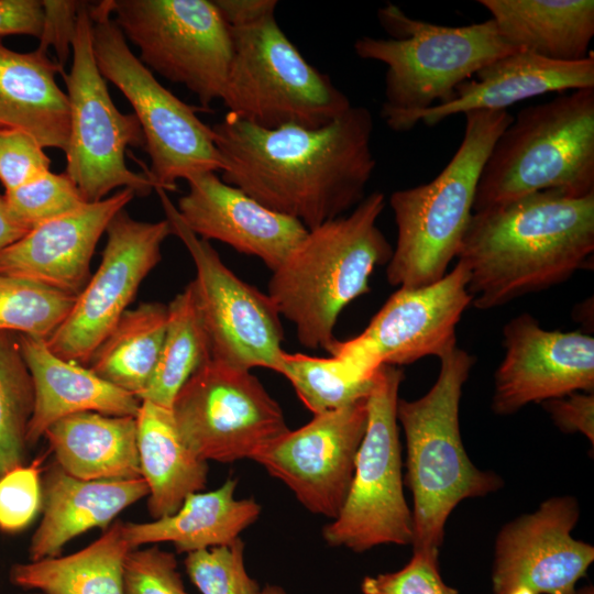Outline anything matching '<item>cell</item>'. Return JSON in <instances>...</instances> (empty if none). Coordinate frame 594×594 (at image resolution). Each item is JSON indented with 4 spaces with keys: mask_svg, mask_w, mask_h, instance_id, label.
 <instances>
[{
    "mask_svg": "<svg viewBox=\"0 0 594 594\" xmlns=\"http://www.w3.org/2000/svg\"><path fill=\"white\" fill-rule=\"evenodd\" d=\"M438 556L436 552L414 551L403 569L365 576L361 591L363 594H459L442 579Z\"/></svg>",
    "mask_w": 594,
    "mask_h": 594,
    "instance_id": "obj_39",
    "label": "cell"
},
{
    "mask_svg": "<svg viewBox=\"0 0 594 594\" xmlns=\"http://www.w3.org/2000/svg\"><path fill=\"white\" fill-rule=\"evenodd\" d=\"M40 461L14 468L0 477V530L25 529L42 509Z\"/></svg>",
    "mask_w": 594,
    "mask_h": 594,
    "instance_id": "obj_38",
    "label": "cell"
},
{
    "mask_svg": "<svg viewBox=\"0 0 594 594\" xmlns=\"http://www.w3.org/2000/svg\"><path fill=\"white\" fill-rule=\"evenodd\" d=\"M89 14L98 68L134 110L151 161L145 174L156 188L175 190L177 179L220 172L212 128L197 116L204 109L176 97L136 57L112 18L109 0L89 2Z\"/></svg>",
    "mask_w": 594,
    "mask_h": 594,
    "instance_id": "obj_9",
    "label": "cell"
},
{
    "mask_svg": "<svg viewBox=\"0 0 594 594\" xmlns=\"http://www.w3.org/2000/svg\"><path fill=\"white\" fill-rule=\"evenodd\" d=\"M72 53L70 70L62 74L70 112L65 173L87 202L100 201L116 188L147 196L155 184L125 163L129 146L144 148V134L135 114L122 113L111 99L94 54L87 1L78 9Z\"/></svg>",
    "mask_w": 594,
    "mask_h": 594,
    "instance_id": "obj_11",
    "label": "cell"
},
{
    "mask_svg": "<svg viewBox=\"0 0 594 594\" xmlns=\"http://www.w3.org/2000/svg\"><path fill=\"white\" fill-rule=\"evenodd\" d=\"M134 197L133 189L121 188L110 197L30 229L0 253V274L77 297L91 276L90 261L99 239Z\"/></svg>",
    "mask_w": 594,
    "mask_h": 594,
    "instance_id": "obj_21",
    "label": "cell"
},
{
    "mask_svg": "<svg viewBox=\"0 0 594 594\" xmlns=\"http://www.w3.org/2000/svg\"><path fill=\"white\" fill-rule=\"evenodd\" d=\"M506 353L494 376L492 409L512 415L530 403L594 391V338L544 330L529 314L503 329Z\"/></svg>",
    "mask_w": 594,
    "mask_h": 594,
    "instance_id": "obj_19",
    "label": "cell"
},
{
    "mask_svg": "<svg viewBox=\"0 0 594 594\" xmlns=\"http://www.w3.org/2000/svg\"><path fill=\"white\" fill-rule=\"evenodd\" d=\"M594 252V193L537 191L473 212L458 261L472 305L493 309L565 282Z\"/></svg>",
    "mask_w": 594,
    "mask_h": 594,
    "instance_id": "obj_2",
    "label": "cell"
},
{
    "mask_svg": "<svg viewBox=\"0 0 594 594\" xmlns=\"http://www.w3.org/2000/svg\"><path fill=\"white\" fill-rule=\"evenodd\" d=\"M277 373L289 381L298 398L312 415L336 410L366 398L375 375H367L336 355L318 358L285 351Z\"/></svg>",
    "mask_w": 594,
    "mask_h": 594,
    "instance_id": "obj_33",
    "label": "cell"
},
{
    "mask_svg": "<svg viewBox=\"0 0 594 594\" xmlns=\"http://www.w3.org/2000/svg\"><path fill=\"white\" fill-rule=\"evenodd\" d=\"M18 341L34 386L29 447L37 443L53 424L70 415H138L141 400L136 396L102 380L89 367L59 358L47 346L46 339L18 334Z\"/></svg>",
    "mask_w": 594,
    "mask_h": 594,
    "instance_id": "obj_23",
    "label": "cell"
},
{
    "mask_svg": "<svg viewBox=\"0 0 594 594\" xmlns=\"http://www.w3.org/2000/svg\"><path fill=\"white\" fill-rule=\"evenodd\" d=\"M512 46L547 59L588 56L594 36L593 0H479Z\"/></svg>",
    "mask_w": 594,
    "mask_h": 594,
    "instance_id": "obj_26",
    "label": "cell"
},
{
    "mask_svg": "<svg viewBox=\"0 0 594 594\" xmlns=\"http://www.w3.org/2000/svg\"><path fill=\"white\" fill-rule=\"evenodd\" d=\"M167 310L160 358L140 400L172 408L179 389L210 354L191 282L173 298Z\"/></svg>",
    "mask_w": 594,
    "mask_h": 594,
    "instance_id": "obj_32",
    "label": "cell"
},
{
    "mask_svg": "<svg viewBox=\"0 0 594 594\" xmlns=\"http://www.w3.org/2000/svg\"><path fill=\"white\" fill-rule=\"evenodd\" d=\"M255 594H288V593L278 585L267 584L263 587H260Z\"/></svg>",
    "mask_w": 594,
    "mask_h": 594,
    "instance_id": "obj_46",
    "label": "cell"
},
{
    "mask_svg": "<svg viewBox=\"0 0 594 594\" xmlns=\"http://www.w3.org/2000/svg\"><path fill=\"white\" fill-rule=\"evenodd\" d=\"M184 564L201 594H255L260 588L246 571L240 538L230 544L186 553Z\"/></svg>",
    "mask_w": 594,
    "mask_h": 594,
    "instance_id": "obj_37",
    "label": "cell"
},
{
    "mask_svg": "<svg viewBox=\"0 0 594 594\" xmlns=\"http://www.w3.org/2000/svg\"><path fill=\"white\" fill-rule=\"evenodd\" d=\"M167 305L142 302L123 312L90 356L88 367L102 380L140 399L162 350Z\"/></svg>",
    "mask_w": 594,
    "mask_h": 594,
    "instance_id": "obj_31",
    "label": "cell"
},
{
    "mask_svg": "<svg viewBox=\"0 0 594 594\" xmlns=\"http://www.w3.org/2000/svg\"><path fill=\"white\" fill-rule=\"evenodd\" d=\"M367 424L366 398L314 415L253 461L283 482L309 512L334 519L348 495Z\"/></svg>",
    "mask_w": 594,
    "mask_h": 594,
    "instance_id": "obj_17",
    "label": "cell"
},
{
    "mask_svg": "<svg viewBox=\"0 0 594 594\" xmlns=\"http://www.w3.org/2000/svg\"><path fill=\"white\" fill-rule=\"evenodd\" d=\"M42 519L29 547L30 560L59 556L79 535L107 527L123 509L148 495L142 477L132 480H81L57 463L42 477Z\"/></svg>",
    "mask_w": 594,
    "mask_h": 594,
    "instance_id": "obj_24",
    "label": "cell"
},
{
    "mask_svg": "<svg viewBox=\"0 0 594 594\" xmlns=\"http://www.w3.org/2000/svg\"><path fill=\"white\" fill-rule=\"evenodd\" d=\"M474 76L457 87L452 101L413 117L409 130L419 122L433 127L458 113L507 110L548 92L594 88V52L581 61L558 62L517 51L487 64Z\"/></svg>",
    "mask_w": 594,
    "mask_h": 594,
    "instance_id": "obj_22",
    "label": "cell"
},
{
    "mask_svg": "<svg viewBox=\"0 0 594 594\" xmlns=\"http://www.w3.org/2000/svg\"><path fill=\"white\" fill-rule=\"evenodd\" d=\"M580 517L572 496H557L506 524L495 541L493 594H575L594 547L572 537Z\"/></svg>",
    "mask_w": 594,
    "mask_h": 594,
    "instance_id": "obj_18",
    "label": "cell"
},
{
    "mask_svg": "<svg viewBox=\"0 0 594 594\" xmlns=\"http://www.w3.org/2000/svg\"><path fill=\"white\" fill-rule=\"evenodd\" d=\"M154 190L173 234L195 264L191 284L210 359L242 370L264 367L277 373L284 329L272 298L238 277L208 241L189 230L167 193Z\"/></svg>",
    "mask_w": 594,
    "mask_h": 594,
    "instance_id": "obj_13",
    "label": "cell"
},
{
    "mask_svg": "<svg viewBox=\"0 0 594 594\" xmlns=\"http://www.w3.org/2000/svg\"><path fill=\"white\" fill-rule=\"evenodd\" d=\"M553 424L565 433H582L594 444V394L573 392L542 402Z\"/></svg>",
    "mask_w": 594,
    "mask_h": 594,
    "instance_id": "obj_43",
    "label": "cell"
},
{
    "mask_svg": "<svg viewBox=\"0 0 594 594\" xmlns=\"http://www.w3.org/2000/svg\"><path fill=\"white\" fill-rule=\"evenodd\" d=\"M469 278V270L458 261L432 284L399 287L360 334L337 340L329 355L369 375L382 365H407L430 355L440 360L457 348V326L472 304Z\"/></svg>",
    "mask_w": 594,
    "mask_h": 594,
    "instance_id": "obj_15",
    "label": "cell"
},
{
    "mask_svg": "<svg viewBox=\"0 0 594 594\" xmlns=\"http://www.w3.org/2000/svg\"><path fill=\"white\" fill-rule=\"evenodd\" d=\"M131 550L123 522L117 520L79 551L13 564L10 581L44 594H124V565Z\"/></svg>",
    "mask_w": 594,
    "mask_h": 594,
    "instance_id": "obj_30",
    "label": "cell"
},
{
    "mask_svg": "<svg viewBox=\"0 0 594 594\" xmlns=\"http://www.w3.org/2000/svg\"><path fill=\"white\" fill-rule=\"evenodd\" d=\"M389 38L362 36L354 52L386 65L381 116L389 129L409 131L417 113L455 98V89L487 64L517 52L492 19L447 26L408 16L395 4L377 11Z\"/></svg>",
    "mask_w": 594,
    "mask_h": 594,
    "instance_id": "obj_5",
    "label": "cell"
},
{
    "mask_svg": "<svg viewBox=\"0 0 594 594\" xmlns=\"http://www.w3.org/2000/svg\"><path fill=\"white\" fill-rule=\"evenodd\" d=\"M64 67L38 47L20 53L0 40V129L21 130L42 147L65 152L70 128L66 92L56 75Z\"/></svg>",
    "mask_w": 594,
    "mask_h": 594,
    "instance_id": "obj_25",
    "label": "cell"
},
{
    "mask_svg": "<svg viewBox=\"0 0 594 594\" xmlns=\"http://www.w3.org/2000/svg\"><path fill=\"white\" fill-rule=\"evenodd\" d=\"M76 297L43 284L0 274V332L48 339Z\"/></svg>",
    "mask_w": 594,
    "mask_h": 594,
    "instance_id": "obj_35",
    "label": "cell"
},
{
    "mask_svg": "<svg viewBox=\"0 0 594 594\" xmlns=\"http://www.w3.org/2000/svg\"><path fill=\"white\" fill-rule=\"evenodd\" d=\"M212 128L221 179L307 230L365 198L376 166L371 111L352 106L319 128L264 129L230 113Z\"/></svg>",
    "mask_w": 594,
    "mask_h": 594,
    "instance_id": "obj_1",
    "label": "cell"
},
{
    "mask_svg": "<svg viewBox=\"0 0 594 594\" xmlns=\"http://www.w3.org/2000/svg\"><path fill=\"white\" fill-rule=\"evenodd\" d=\"M112 18L139 59L185 86L210 111L221 100L233 56L229 24L210 0H109Z\"/></svg>",
    "mask_w": 594,
    "mask_h": 594,
    "instance_id": "obj_12",
    "label": "cell"
},
{
    "mask_svg": "<svg viewBox=\"0 0 594 594\" xmlns=\"http://www.w3.org/2000/svg\"><path fill=\"white\" fill-rule=\"evenodd\" d=\"M55 461L81 480L141 476L135 417L88 411L67 416L45 432Z\"/></svg>",
    "mask_w": 594,
    "mask_h": 594,
    "instance_id": "obj_28",
    "label": "cell"
},
{
    "mask_svg": "<svg viewBox=\"0 0 594 594\" xmlns=\"http://www.w3.org/2000/svg\"><path fill=\"white\" fill-rule=\"evenodd\" d=\"M43 24L42 0H0V36L31 35L40 38Z\"/></svg>",
    "mask_w": 594,
    "mask_h": 594,
    "instance_id": "obj_44",
    "label": "cell"
},
{
    "mask_svg": "<svg viewBox=\"0 0 594 594\" xmlns=\"http://www.w3.org/2000/svg\"><path fill=\"white\" fill-rule=\"evenodd\" d=\"M186 182L188 193L178 199L176 209L189 230L205 241L216 240L260 258L271 272L308 232L299 221L264 207L216 172Z\"/></svg>",
    "mask_w": 594,
    "mask_h": 594,
    "instance_id": "obj_20",
    "label": "cell"
},
{
    "mask_svg": "<svg viewBox=\"0 0 594 594\" xmlns=\"http://www.w3.org/2000/svg\"><path fill=\"white\" fill-rule=\"evenodd\" d=\"M575 594H594V588L592 585H586L580 590H576Z\"/></svg>",
    "mask_w": 594,
    "mask_h": 594,
    "instance_id": "obj_47",
    "label": "cell"
},
{
    "mask_svg": "<svg viewBox=\"0 0 594 594\" xmlns=\"http://www.w3.org/2000/svg\"><path fill=\"white\" fill-rule=\"evenodd\" d=\"M80 2L42 0L44 24L38 48L47 52V48L53 46L57 54V63L63 67L72 52V42L76 30Z\"/></svg>",
    "mask_w": 594,
    "mask_h": 594,
    "instance_id": "obj_42",
    "label": "cell"
},
{
    "mask_svg": "<svg viewBox=\"0 0 594 594\" xmlns=\"http://www.w3.org/2000/svg\"><path fill=\"white\" fill-rule=\"evenodd\" d=\"M97 271L63 323L46 339L59 358L87 366L91 354L133 301L141 283L162 258L173 234L169 222L139 221L122 209L109 222Z\"/></svg>",
    "mask_w": 594,
    "mask_h": 594,
    "instance_id": "obj_16",
    "label": "cell"
},
{
    "mask_svg": "<svg viewBox=\"0 0 594 594\" xmlns=\"http://www.w3.org/2000/svg\"><path fill=\"white\" fill-rule=\"evenodd\" d=\"M474 362L473 355L454 348L440 359L437 381L422 397L397 403V421L406 439L404 483L414 502L413 551L439 553L455 506L503 485L497 474L472 463L461 438L460 399Z\"/></svg>",
    "mask_w": 594,
    "mask_h": 594,
    "instance_id": "obj_4",
    "label": "cell"
},
{
    "mask_svg": "<svg viewBox=\"0 0 594 594\" xmlns=\"http://www.w3.org/2000/svg\"><path fill=\"white\" fill-rule=\"evenodd\" d=\"M124 594H188L175 554L157 546L131 550L124 565Z\"/></svg>",
    "mask_w": 594,
    "mask_h": 594,
    "instance_id": "obj_40",
    "label": "cell"
},
{
    "mask_svg": "<svg viewBox=\"0 0 594 594\" xmlns=\"http://www.w3.org/2000/svg\"><path fill=\"white\" fill-rule=\"evenodd\" d=\"M28 232L29 229L13 217L3 194H0V253Z\"/></svg>",
    "mask_w": 594,
    "mask_h": 594,
    "instance_id": "obj_45",
    "label": "cell"
},
{
    "mask_svg": "<svg viewBox=\"0 0 594 594\" xmlns=\"http://www.w3.org/2000/svg\"><path fill=\"white\" fill-rule=\"evenodd\" d=\"M51 172V158L30 134L0 129V183L6 191L29 184Z\"/></svg>",
    "mask_w": 594,
    "mask_h": 594,
    "instance_id": "obj_41",
    "label": "cell"
},
{
    "mask_svg": "<svg viewBox=\"0 0 594 594\" xmlns=\"http://www.w3.org/2000/svg\"><path fill=\"white\" fill-rule=\"evenodd\" d=\"M3 196L13 217L29 230L87 204L65 172L51 170Z\"/></svg>",
    "mask_w": 594,
    "mask_h": 594,
    "instance_id": "obj_36",
    "label": "cell"
},
{
    "mask_svg": "<svg viewBox=\"0 0 594 594\" xmlns=\"http://www.w3.org/2000/svg\"><path fill=\"white\" fill-rule=\"evenodd\" d=\"M400 367L382 365L366 397L367 424L354 473L338 516L322 529L331 547L364 552L381 544L413 542V516L404 496L397 421Z\"/></svg>",
    "mask_w": 594,
    "mask_h": 594,
    "instance_id": "obj_10",
    "label": "cell"
},
{
    "mask_svg": "<svg viewBox=\"0 0 594 594\" xmlns=\"http://www.w3.org/2000/svg\"><path fill=\"white\" fill-rule=\"evenodd\" d=\"M135 420L147 508L158 519L177 512L188 495L206 487L208 464L186 446L170 408L141 400Z\"/></svg>",
    "mask_w": 594,
    "mask_h": 594,
    "instance_id": "obj_29",
    "label": "cell"
},
{
    "mask_svg": "<svg viewBox=\"0 0 594 594\" xmlns=\"http://www.w3.org/2000/svg\"><path fill=\"white\" fill-rule=\"evenodd\" d=\"M238 481L228 479L210 492L188 495L169 516L148 522H123V535L131 547L172 542L178 553H189L232 543L261 514L253 498L234 496Z\"/></svg>",
    "mask_w": 594,
    "mask_h": 594,
    "instance_id": "obj_27",
    "label": "cell"
},
{
    "mask_svg": "<svg viewBox=\"0 0 594 594\" xmlns=\"http://www.w3.org/2000/svg\"><path fill=\"white\" fill-rule=\"evenodd\" d=\"M172 414L201 460H253L289 428L279 404L251 371L207 360L183 385Z\"/></svg>",
    "mask_w": 594,
    "mask_h": 594,
    "instance_id": "obj_14",
    "label": "cell"
},
{
    "mask_svg": "<svg viewBox=\"0 0 594 594\" xmlns=\"http://www.w3.org/2000/svg\"><path fill=\"white\" fill-rule=\"evenodd\" d=\"M594 193V88L521 109L495 141L476 186L473 212L542 190Z\"/></svg>",
    "mask_w": 594,
    "mask_h": 594,
    "instance_id": "obj_6",
    "label": "cell"
},
{
    "mask_svg": "<svg viewBox=\"0 0 594 594\" xmlns=\"http://www.w3.org/2000/svg\"><path fill=\"white\" fill-rule=\"evenodd\" d=\"M277 3L229 25L233 56L221 101L228 113L264 129L322 127L351 101L286 36L275 19Z\"/></svg>",
    "mask_w": 594,
    "mask_h": 594,
    "instance_id": "obj_8",
    "label": "cell"
},
{
    "mask_svg": "<svg viewBox=\"0 0 594 594\" xmlns=\"http://www.w3.org/2000/svg\"><path fill=\"white\" fill-rule=\"evenodd\" d=\"M464 116L462 142L437 177L389 197L397 227L396 246L386 267L393 286L422 287L447 274L469 227L485 161L514 118L507 110Z\"/></svg>",
    "mask_w": 594,
    "mask_h": 594,
    "instance_id": "obj_7",
    "label": "cell"
},
{
    "mask_svg": "<svg viewBox=\"0 0 594 594\" xmlns=\"http://www.w3.org/2000/svg\"><path fill=\"white\" fill-rule=\"evenodd\" d=\"M33 409V381L18 334L0 332V477L26 464V435Z\"/></svg>",
    "mask_w": 594,
    "mask_h": 594,
    "instance_id": "obj_34",
    "label": "cell"
},
{
    "mask_svg": "<svg viewBox=\"0 0 594 594\" xmlns=\"http://www.w3.org/2000/svg\"><path fill=\"white\" fill-rule=\"evenodd\" d=\"M384 207V194L371 193L350 213L308 230L272 272L267 295L302 346L329 354L341 311L370 292L374 268L391 260L393 246L377 227Z\"/></svg>",
    "mask_w": 594,
    "mask_h": 594,
    "instance_id": "obj_3",
    "label": "cell"
}]
</instances>
